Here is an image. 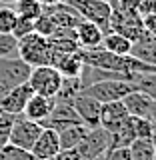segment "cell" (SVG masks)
<instances>
[{
    "mask_svg": "<svg viewBox=\"0 0 156 160\" xmlns=\"http://www.w3.org/2000/svg\"><path fill=\"white\" fill-rule=\"evenodd\" d=\"M70 104L74 106L76 114L80 116V120H82V124H86L88 128L100 126V106H102V104H100L98 100H94L92 96H88V94H84V92H78L76 96L72 98Z\"/></svg>",
    "mask_w": 156,
    "mask_h": 160,
    "instance_id": "obj_9",
    "label": "cell"
},
{
    "mask_svg": "<svg viewBox=\"0 0 156 160\" xmlns=\"http://www.w3.org/2000/svg\"><path fill=\"white\" fill-rule=\"evenodd\" d=\"M108 30L122 34V36H126L128 40H132V42H136L144 34L142 18H140L138 12H112Z\"/></svg>",
    "mask_w": 156,
    "mask_h": 160,
    "instance_id": "obj_8",
    "label": "cell"
},
{
    "mask_svg": "<svg viewBox=\"0 0 156 160\" xmlns=\"http://www.w3.org/2000/svg\"><path fill=\"white\" fill-rule=\"evenodd\" d=\"M0 160H36V158H34V154L30 150L6 144L4 148H0Z\"/></svg>",
    "mask_w": 156,
    "mask_h": 160,
    "instance_id": "obj_24",
    "label": "cell"
},
{
    "mask_svg": "<svg viewBox=\"0 0 156 160\" xmlns=\"http://www.w3.org/2000/svg\"><path fill=\"white\" fill-rule=\"evenodd\" d=\"M52 108H54V98L42 96V94H32V96L28 98L26 106H24L22 116L28 118V120H34V122H40V124H42L44 120L50 116Z\"/></svg>",
    "mask_w": 156,
    "mask_h": 160,
    "instance_id": "obj_14",
    "label": "cell"
},
{
    "mask_svg": "<svg viewBox=\"0 0 156 160\" xmlns=\"http://www.w3.org/2000/svg\"><path fill=\"white\" fill-rule=\"evenodd\" d=\"M112 142H110V148L114 146H130L132 140H136V116H126L124 122L110 134Z\"/></svg>",
    "mask_w": 156,
    "mask_h": 160,
    "instance_id": "obj_19",
    "label": "cell"
},
{
    "mask_svg": "<svg viewBox=\"0 0 156 160\" xmlns=\"http://www.w3.org/2000/svg\"><path fill=\"white\" fill-rule=\"evenodd\" d=\"M34 94V90L30 88V84H20V86L12 88L10 92L6 94L4 98H0V108L4 110V112L12 114V116H22L24 112V106H26L28 98Z\"/></svg>",
    "mask_w": 156,
    "mask_h": 160,
    "instance_id": "obj_12",
    "label": "cell"
},
{
    "mask_svg": "<svg viewBox=\"0 0 156 160\" xmlns=\"http://www.w3.org/2000/svg\"><path fill=\"white\" fill-rule=\"evenodd\" d=\"M104 30L90 20H82L76 26V42L82 50H94L102 44Z\"/></svg>",
    "mask_w": 156,
    "mask_h": 160,
    "instance_id": "obj_15",
    "label": "cell"
},
{
    "mask_svg": "<svg viewBox=\"0 0 156 160\" xmlns=\"http://www.w3.org/2000/svg\"><path fill=\"white\" fill-rule=\"evenodd\" d=\"M42 6H54V4H58V2H62V0H38Z\"/></svg>",
    "mask_w": 156,
    "mask_h": 160,
    "instance_id": "obj_35",
    "label": "cell"
},
{
    "mask_svg": "<svg viewBox=\"0 0 156 160\" xmlns=\"http://www.w3.org/2000/svg\"><path fill=\"white\" fill-rule=\"evenodd\" d=\"M104 160H134V158H132V152H130L128 146H114V148L106 150Z\"/></svg>",
    "mask_w": 156,
    "mask_h": 160,
    "instance_id": "obj_30",
    "label": "cell"
},
{
    "mask_svg": "<svg viewBox=\"0 0 156 160\" xmlns=\"http://www.w3.org/2000/svg\"><path fill=\"white\" fill-rule=\"evenodd\" d=\"M138 90H142L144 94H148L152 100H156V72H148V74H138L134 78Z\"/></svg>",
    "mask_w": 156,
    "mask_h": 160,
    "instance_id": "obj_23",
    "label": "cell"
},
{
    "mask_svg": "<svg viewBox=\"0 0 156 160\" xmlns=\"http://www.w3.org/2000/svg\"><path fill=\"white\" fill-rule=\"evenodd\" d=\"M42 128L44 126L40 122H34V120H28L24 116H18L12 122V126H10V140H8V144L18 146V148H24V150H30L32 144L36 142L38 134L42 132Z\"/></svg>",
    "mask_w": 156,
    "mask_h": 160,
    "instance_id": "obj_7",
    "label": "cell"
},
{
    "mask_svg": "<svg viewBox=\"0 0 156 160\" xmlns=\"http://www.w3.org/2000/svg\"><path fill=\"white\" fill-rule=\"evenodd\" d=\"M52 160H82V156L78 154L76 148H68V150H60Z\"/></svg>",
    "mask_w": 156,
    "mask_h": 160,
    "instance_id": "obj_32",
    "label": "cell"
},
{
    "mask_svg": "<svg viewBox=\"0 0 156 160\" xmlns=\"http://www.w3.org/2000/svg\"><path fill=\"white\" fill-rule=\"evenodd\" d=\"M30 152L34 154L36 160H44V158H54L60 152V140H58V132L54 128L44 126L42 132L38 134L36 142L32 144Z\"/></svg>",
    "mask_w": 156,
    "mask_h": 160,
    "instance_id": "obj_11",
    "label": "cell"
},
{
    "mask_svg": "<svg viewBox=\"0 0 156 160\" xmlns=\"http://www.w3.org/2000/svg\"><path fill=\"white\" fill-rule=\"evenodd\" d=\"M88 126L86 124H72V126L60 128L58 132V140H60V150H68V148H76L82 138L88 134Z\"/></svg>",
    "mask_w": 156,
    "mask_h": 160,
    "instance_id": "obj_18",
    "label": "cell"
},
{
    "mask_svg": "<svg viewBox=\"0 0 156 160\" xmlns=\"http://www.w3.org/2000/svg\"><path fill=\"white\" fill-rule=\"evenodd\" d=\"M62 80H64V76L56 68L44 64V66H34L32 68L28 84H30V88L34 90V94L56 98V94L60 92V86H62Z\"/></svg>",
    "mask_w": 156,
    "mask_h": 160,
    "instance_id": "obj_4",
    "label": "cell"
},
{
    "mask_svg": "<svg viewBox=\"0 0 156 160\" xmlns=\"http://www.w3.org/2000/svg\"><path fill=\"white\" fill-rule=\"evenodd\" d=\"M126 116H130V114H128V110H126L122 100L104 102L102 106H100V126H102L104 130H108L110 134L124 122Z\"/></svg>",
    "mask_w": 156,
    "mask_h": 160,
    "instance_id": "obj_13",
    "label": "cell"
},
{
    "mask_svg": "<svg viewBox=\"0 0 156 160\" xmlns=\"http://www.w3.org/2000/svg\"><path fill=\"white\" fill-rule=\"evenodd\" d=\"M32 72V66L24 62L18 54L0 58V98H4L12 88L26 84Z\"/></svg>",
    "mask_w": 156,
    "mask_h": 160,
    "instance_id": "obj_2",
    "label": "cell"
},
{
    "mask_svg": "<svg viewBox=\"0 0 156 160\" xmlns=\"http://www.w3.org/2000/svg\"><path fill=\"white\" fill-rule=\"evenodd\" d=\"M94 160H104V156H100V158H94Z\"/></svg>",
    "mask_w": 156,
    "mask_h": 160,
    "instance_id": "obj_39",
    "label": "cell"
},
{
    "mask_svg": "<svg viewBox=\"0 0 156 160\" xmlns=\"http://www.w3.org/2000/svg\"><path fill=\"white\" fill-rule=\"evenodd\" d=\"M18 20V12L12 6H2L0 8V32L2 34H12V28Z\"/></svg>",
    "mask_w": 156,
    "mask_h": 160,
    "instance_id": "obj_25",
    "label": "cell"
},
{
    "mask_svg": "<svg viewBox=\"0 0 156 160\" xmlns=\"http://www.w3.org/2000/svg\"><path fill=\"white\" fill-rule=\"evenodd\" d=\"M10 140V126H0V148H4Z\"/></svg>",
    "mask_w": 156,
    "mask_h": 160,
    "instance_id": "obj_34",
    "label": "cell"
},
{
    "mask_svg": "<svg viewBox=\"0 0 156 160\" xmlns=\"http://www.w3.org/2000/svg\"><path fill=\"white\" fill-rule=\"evenodd\" d=\"M72 124H82L80 116L76 114V110L70 102H60V100H54V108L50 112V116L42 122V126L60 130V128H66L72 126Z\"/></svg>",
    "mask_w": 156,
    "mask_h": 160,
    "instance_id": "obj_10",
    "label": "cell"
},
{
    "mask_svg": "<svg viewBox=\"0 0 156 160\" xmlns=\"http://www.w3.org/2000/svg\"><path fill=\"white\" fill-rule=\"evenodd\" d=\"M70 6L78 10V14L84 20H90L96 26H100L104 32L110 28V16H112V8L106 0H66Z\"/></svg>",
    "mask_w": 156,
    "mask_h": 160,
    "instance_id": "obj_5",
    "label": "cell"
},
{
    "mask_svg": "<svg viewBox=\"0 0 156 160\" xmlns=\"http://www.w3.org/2000/svg\"><path fill=\"white\" fill-rule=\"evenodd\" d=\"M150 122H152L154 128H156V100H154V104H152V112H150Z\"/></svg>",
    "mask_w": 156,
    "mask_h": 160,
    "instance_id": "obj_36",
    "label": "cell"
},
{
    "mask_svg": "<svg viewBox=\"0 0 156 160\" xmlns=\"http://www.w3.org/2000/svg\"><path fill=\"white\" fill-rule=\"evenodd\" d=\"M130 152L134 160H154V142L152 138H136L130 142Z\"/></svg>",
    "mask_w": 156,
    "mask_h": 160,
    "instance_id": "obj_21",
    "label": "cell"
},
{
    "mask_svg": "<svg viewBox=\"0 0 156 160\" xmlns=\"http://www.w3.org/2000/svg\"><path fill=\"white\" fill-rule=\"evenodd\" d=\"M44 160H52V158H44Z\"/></svg>",
    "mask_w": 156,
    "mask_h": 160,
    "instance_id": "obj_40",
    "label": "cell"
},
{
    "mask_svg": "<svg viewBox=\"0 0 156 160\" xmlns=\"http://www.w3.org/2000/svg\"><path fill=\"white\" fill-rule=\"evenodd\" d=\"M154 134L156 128L148 118H136V138H152Z\"/></svg>",
    "mask_w": 156,
    "mask_h": 160,
    "instance_id": "obj_29",
    "label": "cell"
},
{
    "mask_svg": "<svg viewBox=\"0 0 156 160\" xmlns=\"http://www.w3.org/2000/svg\"><path fill=\"white\" fill-rule=\"evenodd\" d=\"M52 66L56 68L64 78H76V76H80V72H82V68H84L80 50H78V52H68V54H54Z\"/></svg>",
    "mask_w": 156,
    "mask_h": 160,
    "instance_id": "obj_17",
    "label": "cell"
},
{
    "mask_svg": "<svg viewBox=\"0 0 156 160\" xmlns=\"http://www.w3.org/2000/svg\"><path fill=\"white\" fill-rule=\"evenodd\" d=\"M0 2H4V4H12V2H16V0H0Z\"/></svg>",
    "mask_w": 156,
    "mask_h": 160,
    "instance_id": "obj_38",
    "label": "cell"
},
{
    "mask_svg": "<svg viewBox=\"0 0 156 160\" xmlns=\"http://www.w3.org/2000/svg\"><path fill=\"white\" fill-rule=\"evenodd\" d=\"M132 90H138L134 82H128V80H100V82H94L90 86L82 88L80 92L92 96L94 100H98L100 104L104 102H114V100H122L126 94H130Z\"/></svg>",
    "mask_w": 156,
    "mask_h": 160,
    "instance_id": "obj_3",
    "label": "cell"
},
{
    "mask_svg": "<svg viewBox=\"0 0 156 160\" xmlns=\"http://www.w3.org/2000/svg\"><path fill=\"white\" fill-rule=\"evenodd\" d=\"M100 48L108 50V52H114V54H130V48H132V40H128L126 36L118 32H104V38H102V44Z\"/></svg>",
    "mask_w": 156,
    "mask_h": 160,
    "instance_id": "obj_20",
    "label": "cell"
},
{
    "mask_svg": "<svg viewBox=\"0 0 156 160\" xmlns=\"http://www.w3.org/2000/svg\"><path fill=\"white\" fill-rule=\"evenodd\" d=\"M124 106H126L130 116H136V118H148L150 120V112H152V104L154 100L144 94L142 90H132L130 94L122 98Z\"/></svg>",
    "mask_w": 156,
    "mask_h": 160,
    "instance_id": "obj_16",
    "label": "cell"
},
{
    "mask_svg": "<svg viewBox=\"0 0 156 160\" xmlns=\"http://www.w3.org/2000/svg\"><path fill=\"white\" fill-rule=\"evenodd\" d=\"M14 120H16V116H12V114L4 112V110L0 108V126H12Z\"/></svg>",
    "mask_w": 156,
    "mask_h": 160,
    "instance_id": "obj_33",
    "label": "cell"
},
{
    "mask_svg": "<svg viewBox=\"0 0 156 160\" xmlns=\"http://www.w3.org/2000/svg\"><path fill=\"white\" fill-rule=\"evenodd\" d=\"M140 18H142L144 32H146V34H152V36H156V12L146 14V16H140Z\"/></svg>",
    "mask_w": 156,
    "mask_h": 160,
    "instance_id": "obj_31",
    "label": "cell"
},
{
    "mask_svg": "<svg viewBox=\"0 0 156 160\" xmlns=\"http://www.w3.org/2000/svg\"><path fill=\"white\" fill-rule=\"evenodd\" d=\"M18 54V40L12 34H2L0 32V58Z\"/></svg>",
    "mask_w": 156,
    "mask_h": 160,
    "instance_id": "obj_28",
    "label": "cell"
},
{
    "mask_svg": "<svg viewBox=\"0 0 156 160\" xmlns=\"http://www.w3.org/2000/svg\"><path fill=\"white\" fill-rule=\"evenodd\" d=\"M18 56L28 62L30 66H52L54 52L50 48V42L46 36H40L38 32H30L24 38L18 40Z\"/></svg>",
    "mask_w": 156,
    "mask_h": 160,
    "instance_id": "obj_1",
    "label": "cell"
},
{
    "mask_svg": "<svg viewBox=\"0 0 156 160\" xmlns=\"http://www.w3.org/2000/svg\"><path fill=\"white\" fill-rule=\"evenodd\" d=\"M152 142H154V158H156V134L152 136Z\"/></svg>",
    "mask_w": 156,
    "mask_h": 160,
    "instance_id": "obj_37",
    "label": "cell"
},
{
    "mask_svg": "<svg viewBox=\"0 0 156 160\" xmlns=\"http://www.w3.org/2000/svg\"><path fill=\"white\" fill-rule=\"evenodd\" d=\"M30 32H34V20L18 14V20H16V24H14V28H12V36L16 40H20Z\"/></svg>",
    "mask_w": 156,
    "mask_h": 160,
    "instance_id": "obj_27",
    "label": "cell"
},
{
    "mask_svg": "<svg viewBox=\"0 0 156 160\" xmlns=\"http://www.w3.org/2000/svg\"><path fill=\"white\" fill-rule=\"evenodd\" d=\"M110 142H112V138H110L108 130H104L102 126H96L88 130V134L82 138V142L76 146V150L82 156V160H94L106 154V150L110 148Z\"/></svg>",
    "mask_w": 156,
    "mask_h": 160,
    "instance_id": "obj_6",
    "label": "cell"
},
{
    "mask_svg": "<svg viewBox=\"0 0 156 160\" xmlns=\"http://www.w3.org/2000/svg\"><path fill=\"white\" fill-rule=\"evenodd\" d=\"M14 4H16L14 10H16L20 16H26V18H32V20H36L44 10V6L38 0H16Z\"/></svg>",
    "mask_w": 156,
    "mask_h": 160,
    "instance_id": "obj_22",
    "label": "cell"
},
{
    "mask_svg": "<svg viewBox=\"0 0 156 160\" xmlns=\"http://www.w3.org/2000/svg\"><path fill=\"white\" fill-rule=\"evenodd\" d=\"M56 24H54V20H52V16L50 14H46V12H42L40 16L34 20V32H38L40 36H52L54 32H56Z\"/></svg>",
    "mask_w": 156,
    "mask_h": 160,
    "instance_id": "obj_26",
    "label": "cell"
}]
</instances>
